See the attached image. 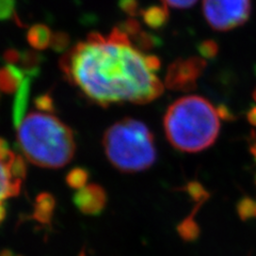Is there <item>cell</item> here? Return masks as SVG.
<instances>
[{
    "label": "cell",
    "mask_w": 256,
    "mask_h": 256,
    "mask_svg": "<svg viewBox=\"0 0 256 256\" xmlns=\"http://www.w3.org/2000/svg\"><path fill=\"white\" fill-rule=\"evenodd\" d=\"M60 68L72 84L102 107L146 104L164 91L159 59L144 52L120 27L107 36L90 34L64 54Z\"/></svg>",
    "instance_id": "obj_1"
},
{
    "label": "cell",
    "mask_w": 256,
    "mask_h": 256,
    "mask_svg": "<svg viewBox=\"0 0 256 256\" xmlns=\"http://www.w3.org/2000/svg\"><path fill=\"white\" fill-rule=\"evenodd\" d=\"M221 112L201 96L189 95L168 108L164 127L172 146L185 153H198L210 148L218 138Z\"/></svg>",
    "instance_id": "obj_2"
},
{
    "label": "cell",
    "mask_w": 256,
    "mask_h": 256,
    "mask_svg": "<svg viewBox=\"0 0 256 256\" xmlns=\"http://www.w3.org/2000/svg\"><path fill=\"white\" fill-rule=\"evenodd\" d=\"M18 143L30 162L58 169L74 157V132L61 120L43 111L30 112L18 125Z\"/></svg>",
    "instance_id": "obj_3"
},
{
    "label": "cell",
    "mask_w": 256,
    "mask_h": 256,
    "mask_svg": "<svg viewBox=\"0 0 256 256\" xmlns=\"http://www.w3.org/2000/svg\"><path fill=\"white\" fill-rule=\"evenodd\" d=\"M109 162L127 173L148 170L157 157L154 136L148 127L134 118H123L111 125L102 138Z\"/></svg>",
    "instance_id": "obj_4"
},
{
    "label": "cell",
    "mask_w": 256,
    "mask_h": 256,
    "mask_svg": "<svg viewBox=\"0 0 256 256\" xmlns=\"http://www.w3.org/2000/svg\"><path fill=\"white\" fill-rule=\"evenodd\" d=\"M251 0H203V12L212 29L228 31L249 20Z\"/></svg>",
    "instance_id": "obj_5"
},
{
    "label": "cell",
    "mask_w": 256,
    "mask_h": 256,
    "mask_svg": "<svg viewBox=\"0 0 256 256\" xmlns=\"http://www.w3.org/2000/svg\"><path fill=\"white\" fill-rule=\"evenodd\" d=\"M25 176V162L20 155H16L9 162L0 160V223L4 220L6 214V200L20 194Z\"/></svg>",
    "instance_id": "obj_6"
},
{
    "label": "cell",
    "mask_w": 256,
    "mask_h": 256,
    "mask_svg": "<svg viewBox=\"0 0 256 256\" xmlns=\"http://www.w3.org/2000/svg\"><path fill=\"white\" fill-rule=\"evenodd\" d=\"M204 66V60L198 58L175 62L168 70L166 84L173 89L189 90L196 84V80Z\"/></svg>",
    "instance_id": "obj_7"
},
{
    "label": "cell",
    "mask_w": 256,
    "mask_h": 256,
    "mask_svg": "<svg viewBox=\"0 0 256 256\" xmlns=\"http://www.w3.org/2000/svg\"><path fill=\"white\" fill-rule=\"evenodd\" d=\"M107 202L106 192L96 184H89L77 190L74 196V203L78 210L84 214H100Z\"/></svg>",
    "instance_id": "obj_8"
},
{
    "label": "cell",
    "mask_w": 256,
    "mask_h": 256,
    "mask_svg": "<svg viewBox=\"0 0 256 256\" xmlns=\"http://www.w3.org/2000/svg\"><path fill=\"white\" fill-rule=\"evenodd\" d=\"M26 73L22 68L15 66V64H6L0 68V91L4 93H13L18 90Z\"/></svg>",
    "instance_id": "obj_9"
},
{
    "label": "cell",
    "mask_w": 256,
    "mask_h": 256,
    "mask_svg": "<svg viewBox=\"0 0 256 256\" xmlns=\"http://www.w3.org/2000/svg\"><path fill=\"white\" fill-rule=\"evenodd\" d=\"M52 38V30L45 25H34L27 32V41L34 50H43L50 45Z\"/></svg>",
    "instance_id": "obj_10"
},
{
    "label": "cell",
    "mask_w": 256,
    "mask_h": 256,
    "mask_svg": "<svg viewBox=\"0 0 256 256\" xmlns=\"http://www.w3.org/2000/svg\"><path fill=\"white\" fill-rule=\"evenodd\" d=\"M30 90V77L27 76L22 80L18 90L16 91V96L13 106V120L14 124L18 126L25 116V110L27 107L28 96Z\"/></svg>",
    "instance_id": "obj_11"
},
{
    "label": "cell",
    "mask_w": 256,
    "mask_h": 256,
    "mask_svg": "<svg viewBox=\"0 0 256 256\" xmlns=\"http://www.w3.org/2000/svg\"><path fill=\"white\" fill-rule=\"evenodd\" d=\"M54 210V200L52 196L43 194L38 196L34 204V219L41 223L50 222Z\"/></svg>",
    "instance_id": "obj_12"
},
{
    "label": "cell",
    "mask_w": 256,
    "mask_h": 256,
    "mask_svg": "<svg viewBox=\"0 0 256 256\" xmlns=\"http://www.w3.org/2000/svg\"><path fill=\"white\" fill-rule=\"evenodd\" d=\"M143 20L150 27L158 28L162 26L168 20V12L166 6H152L142 12Z\"/></svg>",
    "instance_id": "obj_13"
},
{
    "label": "cell",
    "mask_w": 256,
    "mask_h": 256,
    "mask_svg": "<svg viewBox=\"0 0 256 256\" xmlns=\"http://www.w3.org/2000/svg\"><path fill=\"white\" fill-rule=\"evenodd\" d=\"M88 180H89V172L82 168H75L66 176L68 186L77 190L88 185Z\"/></svg>",
    "instance_id": "obj_14"
},
{
    "label": "cell",
    "mask_w": 256,
    "mask_h": 256,
    "mask_svg": "<svg viewBox=\"0 0 256 256\" xmlns=\"http://www.w3.org/2000/svg\"><path fill=\"white\" fill-rule=\"evenodd\" d=\"M70 45V36L66 32H56L52 34L50 46L56 52H66Z\"/></svg>",
    "instance_id": "obj_15"
},
{
    "label": "cell",
    "mask_w": 256,
    "mask_h": 256,
    "mask_svg": "<svg viewBox=\"0 0 256 256\" xmlns=\"http://www.w3.org/2000/svg\"><path fill=\"white\" fill-rule=\"evenodd\" d=\"M15 10V0H0V20L11 18Z\"/></svg>",
    "instance_id": "obj_16"
},
{
    "label": "cell",
    "mask_w": 256,
    "mask_h": 256,
    "mask_svg": "<svg viewBox=\"0 0 256 256\" xmlns=\"http://www.w3.org/2000/svg\"><path fill=\"white\" fill-rule=\"evenodd\" d=\"M36 106L38 111L43 112H50L54 110V102L50 95H41L36 100Z\"/></svg>",
    "instance_id": "obj_17"
},
{
    "label": "cell",
    "mask_w": 256,
    "mask_h": 256,
    "mask_svg": "<svg viewBox=\"0 0 256 256\" xmlns=\"http://www.w3.org/2000/svg\"><path fill=\"white\" fill-rule=\"evenodd\" d=\"M164 6H170L173 9H188L194 6L198 0H162Z\"/></svg>",
    "instance_id": "obj_18"
},
{
    "label": "cell",
    "mask_w": 256,
    "mask_h": 256,
    "mask_svg": "<svg viewBox=\"0 0 256 256\" xmlns=\"http://www.w3.org/2000/svg\"><path fill=\"white\" fill-rule=\"evenodd\" d=\"M120 6L123 11L130 15H136L138 10L137 0H120Z\"/></svg>",
    "instance_id": "obj_19"
},
{
    "label": "cell",
    "mask_w": 256,
    "mask_h": 256,
    "mask_svg": "<svg viewBox=\"0 0 256 256\" xmlns=\"http://www.w3.org/2000/svg\"><path fill=\"white\" fill-rule=\"evenodd\" d=\"M4 58L8 62V64L18 63L20 61V52L15 50H9L4 52Z\"/></svg>",
    "instance_id": "obj_20"
},
{
    "label": "cell",
    "mask_w": 256,
    "mask_h": 256,
    "mask_svg": "<svg viewBox=\"0 0 256 256\" xmlns=\"http://www.w3.org/2000/svg\"><path fill=\"white\" fill-rule=\"evenodd\" d=\"M214 52H216V50H214V44L212 42H208V43H205V44H204V48L202 50V52H203L205 56H210V57H212Z\"/></svg>",
    "instance_id": "obj_21"
},
{
    "label": "cell",
    "mask_w": 256,
    "mask_h": 256,
    "mask_svg": "<svg viewBox=\"0 0 256 256\" xmlns=\"http://www.w3.org/2000/svg\"><path fill=\"white\" fill-rule=\"evenodd\" d=\"M254 100H255V107L250 111L249 118H250L251 123L256 126V91H255V93H254Z\"/></svg>",
    "instance_id": "obj_22"
}]
</instances>
